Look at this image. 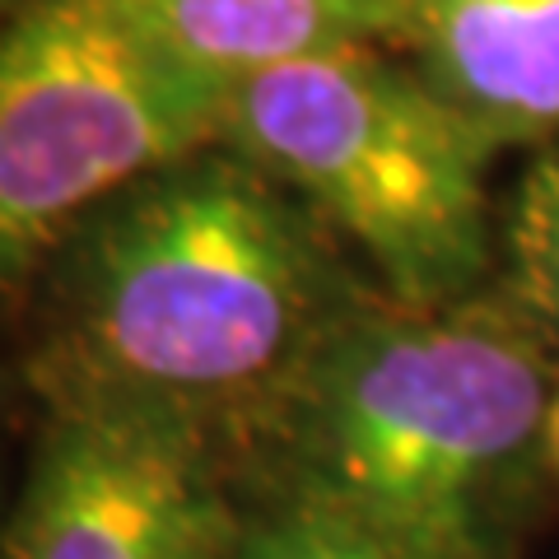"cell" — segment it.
<instances>
[{
  "instance_id": "6da1fadb",
  "label": "cell",
  "mask_w": 559,
  "mask_h": 559,
  "mask_svg": "<svg viewBox=\"0 0 559 559\" xmlns=\"http://www.w3.org/2000/svg\"><path fill=\"white\" fill-rule=\"evenodd\" d=\"M43 285V396L145 401L229 439L359 299L326 224L229 145L117 191Z\"/></svg>"
},
{
  "instance_id": "7a4b0ae2",
  "label": "cell",
  "mask_w": 559,
  "mask_h": 559,
  "mask_svg": "<svg viewBox=\"0 0 559 559\" xmlns=\"http://www.w3.org/2000/svg\"><path fill=\"white\" fill-rule=\"evenodd\" d=\"M532 322L359 294L242 425L275 503L433 559H495L555 401Z\"/></svg>"
},
{
  "instance_id": "3957f363",
  "label": "cell",
  "mask_w": 559,
  "mask_h": 559,
  "mask_svg": "<svg viewBox=\"0 0 559 559\" xmlns=\"http://www.w3.org/2000/svg\"><path fill=\"white\" fill-rule=\"evenodd\" d=\"M219 145L289 187L396 304H462L489 271L485 164L499 145L378 47L234 80Z\"/></svg>"
},
{
  "instance_id": "277c9868",
  "label": "cell",
  "mask_w": 559,
  "mask_h": 559,
  "mask_svg": "<svg viewBox=\"0 0 559 559\" xmlns=\"http://www.w3.org/2000/svg\"><path fill=\"white\" fill-rule=\"evenodd\" d=\"M224 98L121 0H20L0 20V299L117 191L219 145Z\"/></svg>"
},
{
  "instance_id": "5b68a950",
  "label": "cell",
  "mask_w": 559,
  "mask_h": 559,
  "mask_svg": "<svg viewBox=\"0 0 559 559\" xmlns=\"http://www.w3.org/2000/svg\"><path fill=\"white\" fill-rule=\"evenodd\" d=\"M229 433L121 396H47L0 559H238L248 513L224 471Z\"/></svg>"
},
{
  "instance_id": "8992f818",
  "label": "cell",
  "mask_w": 559,
  "mask_h": 559,
  "mask_svg": "<svg viewBox=\"0 0 559 559\" xmlns=\"http://www.w3.org/2000/svg\"><path fill=\"white\" fill-rule=\"evenodd\" d=\"M406 38L495 145L559 131V0H419Z\"/></svg>"
},
{
  "instance_id": "52a82bcc",
  "label": "cell",
  "mask_w": 559,
  "mask_h": 559,
  "mask_svg": "<svg viewBox=\"0 0 559 559\" xmlns=\"http://www.w3.org/2000/svg\"><path fill=\"white\" fill-rule=\"evenodd\" d=\"M121 10L224 84L341 47L406 38L419 0H121Z\"/></svg>"
},
{
  "instance_id": "ba28073f",
  "label": "cell",
  "mask_w": 559,
  "mask_h": 559,
  "mask_svg": "<svg viewBox=\"0 0 559 559\" xmlns=\"http://www.w3.org/2000/svg\"><path fill=\"white\" fill-rule=\"evenodd\" d=\"M509 257L518 304L559 326V145L527 168L509 215Z\"/></svg>"
},
{
  "instance_id": "9c48e42d",
  "label": "cell",
  "mask_w": 559,
  "mask_h": 559,
  "mask_svg": "<svg viewBox=\"0 0 559 559\" xmlns=\"http://www.w3.org/2000/svg\"><path fill=\"white\" fill-rule=\"evenodd\" d=\"M238 559H433L419 550L388 546L378 536L349 532L341 522H326L304 509H280L271 503L266 513L248 518Z\"/></svg>"
},
{
  "instance_id": "30bf717a",
  "label": "cell",
  "mask_w": 559,
  "mask_h": 559,
  "mask_svg": "<svg viewBox=\"0 0 559 559\" xmlns=\"http://www.w3.org/2000/svg\"><path fill=\"white\" fill-rule=\"evenodd\" d=\"M546 452L559 471V388H555V401H550V425H546Z\"/></svg>"
},
{
  "instance_id": "8fae6325",
  "label": "cell",
  "mask_w": 559,
  "mask_h": 559,
  "mask_svg": "<svg viewBox=\"0 0 559 559\" xmlns=\"http://www.w3.org/2000/svg\"><path fill=\"white\" fill-rule=\"evenodd\" d=\"M14 5H20V0H0V20H5V14H10Z\"/></svg>"
}]
</instances>
